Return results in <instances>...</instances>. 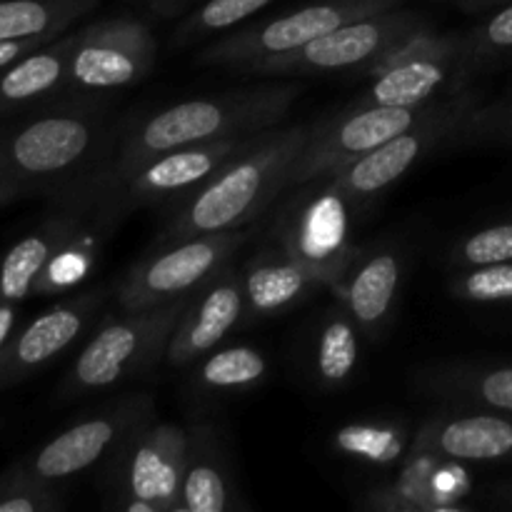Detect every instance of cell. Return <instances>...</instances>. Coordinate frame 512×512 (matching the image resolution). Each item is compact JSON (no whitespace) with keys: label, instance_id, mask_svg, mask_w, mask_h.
Instances as JSON below:
<instances>
[{"label":"cell","instance_id":"obj_1","mask_svg":"<svg viewBox=\"0 0 512 512\" xmlns=\"http://www.w3.org/2000/svg\"><path fill=\"white\" fill-rule=\"evenodd\" d=\"M298 98L300 85L275 80V83H258L203 95V98L180 100L168 108L155 110L145 118L123 125L108 158L63 195L120 178L143 165L145 160L168 150L205 143V140L233 138V135H253L283 125L285 115Z\"/></svg>","mask_w":512,"mask_h":512},{"label":"cell","instance_id":"obj_2","mask_svg":"<svg viewBox=\"0 0 512 512\" xmlns=\"http://www.w3.org/2000/svg\"><path fill=\"white\" fill-rule=\"evenodd\" d=\"M118 133L108 100L60 98L0 125V180L55 200L110 155Z\"/></svg>","mask_w":512,"mask_h":512},{"label":"cell","instance_id":"obj_3","mask_svg":"<svg viewBox=\"0 0 512 512\" xmlns=\"http://www.w3.org/2000/svg\"><path fill=\"white\" fill-rule=\"evenodd\" d=\"M310 125H275L263 130L248 150L225 163L195 193L165 210L155 245L195 235L233 233L263 218L288 188L295 160L308 143Z\"/></svg>","mask_w":512,"mask_h":512},{"label":"cell","instance_id":"obj_4","mask_svg":"<svg viewBox=\"0 0 512 512\" xmlns=\"http://www.w3.org/2000/svg\"><path fill=\"white\" fill-rule=\"evenodd\" d=\"M193 295L105 318L80 348L58 388V400L85 398L148 375L168 353L170 338Z\"/></svg>","mask_w":512,"mask_h":512},{"label":"cell","instance_id":"obj_5","mask_svg":"<svg viewBox=\"0 0 512 512\" xmlns=\"http://www.w3.org/2000/svg\"><path fill=\"white\" fill-rule=\"evenodd\" d=\"M270 218L263 243L275 245L310 270L320 285L338 288L360 245L353 243V213L358 205L330 175L283 193Z\"/></svg>","mask_w":512,"mask_h":512},{"label":"cell","instance_id":"obj_6","mask_svg":"<svg viewBox=\"0 0 512 512\" xmlns=\"http://www.w3.org/2000/svg\"><path fill=\"white\" fill-rule=\"evenodd\" d=\"M188 425L143 420L98 468L103 505L128 512H178Z\"/></svg>","mask_w":512,"mask_h":512},{"label":"cell","instance_id":"obj_7","mask_svg":"<svg viewBox=\"0 0 512 512\" xmlns=\"http://www.w3.org/2000/svg\"><path fill=\"white\" fill-rule=\"evenodd\" d=\"M260 133L205 140V143L168 150V153L145 160L143 165L120 175V178L73 190L58 200H93L118 220L135 213V210L165 213L180 200L188 198L190 193H195L205 180L213 178L235 155L248 150L260 138Z\"/></svg>","mask_w":512,"mask_h":512},{"label":"cell","instance_id":"obj_8","mask_svg":"<svg viewBox=\"0 0 512 512\" xmlns=\"http://www.w3.org/2000/svg\"><path fill=\"white\" fill-rule=\"evenodd\" d=\"M428 30H433L428 15L400 5V8L385 10V13L353 20L303 48L290 50V53L270 55V58L250 65L243 75L295 78V75L355 73L363 78L385 55Z\"/></svg>","mask_w":512,"mask_h":512},{"label":"cell","instance_id":"obj_9","mask_svg":"<svg viewBox=\"0 0 512 512\" xmlns=\"http://www.w3.org/2000/svg\"><path fill=\"white\" fill-rule=\"evenodd\" d=\"M405 3L408 0H310L285 15L253 20L218 35L200 50L195 60L200 65L228 68L243 75L250 65L270 55L303 48L353 20L385 13Z\"/></svg>","mask_w":512,"mask_h":512},{"label":"cell","instance_id":"obj_10","mask_svg":"<svg viewBox=\"0 0 512 512\" xmlns=\"http://www.w3.org/2000/svg\"><path fill=\"white\" fill-rule=\"evenodd\" d=\"M248 238L245 230H233L155 245L135 260L115 285L118 310H145L193 295L220 270L235 263Z\"/></svg>","mask_w":512,"mask_h":512},{"label":"cell","instance_id":"obj_11","mask_svg":"<svg viewBox=\"0 0 512 512\" xmlns=\"http://www.w3.org/2000/svg\"><path fill=\"white\" fill-rule=\"evenodd\" d=\"M158 63V40L138 15L118 13L78 28L63 95L100 98L133 88Z\"/></svg>","mask_w":512,"mask_h":512},{"label":"cell","instance_id":"obj_12","mask_svg":"<svg viewBox=\"0 0 512 512\" xmlns=\"http://www.w3.org/2000/svg\"><path fill=\"white\" fill-rule=\"evenodd\" d=\"M363 78H370V83L348 105L420 108L460 93L470 88L463 70L460 30L450 33L428 30L385 55Z\"/></svg>","mask_w":512,"mask_h":512},{"label":"cell","instance_id":"obj_13","mask_svg":"<svg viewBox=\"0 0 512 512\" xmlns=\"http://www.w3.org/2000/svg\"><path fill=\"white\" fill-rule=\"evenodd\" d=\"M483 100L485 93L475 88H465L460 93L438 100L435 108L420 123L390 138L380 148L360 155L358 160L348 163L330 178L358 208L370 203L388 188H393L430 153H438L443 148L450 150V143H453L463 118L470 110L478 108Z\"/></svg>","mask_w":512,"mask_h":512},{"label":"cell","instance_id":"obj_14","mask_svg":"<svg viewBox=\"0 0 512 512\" xmlns=\"http://www.w3.org/2000/svg\"><path fill=\"white\" fill-rule=\"evenodd\" d=\"M155 413L158 408L150 393L120 395L85 413L18 463L35 478L63 485L68 478L100 468L115 448Z\"/></svg>","mask_w":512,"mask_h":512},{"label":"cell","instance_id":"obj_15","mask_svg":"<svg viewBox=\"0 0 512 512\" xmlns=\"http://www.w3.org/2000/svg\"><path fill=\"white\" fill-rule=\"evenodd\" d=\"M438 103V100H435ZM435 103L420 108H395V105H345L330 118L310 125L308 143L293 165L285 193L298 185L318 180L323 175H335L360 155L380 148L395 135L405 133L425 118Z\"/></svg>","mask_w":512,"mask_h":512},{"label":"cell","instance_id":"obj_16","mask_svg":"<svg viewBox=\"0 0 512 512\" xmlns=\"http://www.w3.org/2000/svg\"><path fill=\"white\" fill-rule=\"evenodd\" d=\"M108 295L110 285L80 290L50 305L20 330H13L8 343L0 348V390L33 378L45 365L73 348L105 308Z\"/></svg>","mask_w":512,"mask_h":512},{"label":"cell","instance_id":"obj_17","mask_svg":"<svg viewBox=\"0 0 512 512\" xmlns=\"http://www.w3.org/2000/svg\"><path fill=\"white\" fill-rule=\"evenodd\" d=\"M403 278L405 250L398 240H375L360 245L348 273L333 293L365 338L380 340L393 325Z\"/></svg>","mask_w":512,"mask_h":512},{"label":"cell","instance_id":"obj_18","mask_svg":"<svg viewBox=\"0 0 512 512\" xmlns=\"http://www.w3.org/2000/svg\"><path fill=\"white\" fill-rule=\"evenodd\" d=\"M413 448L458 463H512V413L440 403L413 435Z\"/></svg>","mask_w":512,"mask_h":512},{"label":"cell","instance_id":"obj_19","mask_svg":"<svg viewBox=\"0 0 512 512\" xmlns=\"http://www.w3.org/2000/svg\"><path fill=\"white\" fill-rule=\"evenodd\" d=\"M458 460L440 458L413 448L400 465L398 475L368 490L360 508L378 512H455L470 510L465 500L473 495V483Z\"/></svg>","mask_w":512,"mask_h":512},{"label":"cell","instance_id":"obj_20","mask_svg":"<svg viewBox=\"0 0 512 512\" xmlns=\"http://www.w3.org/2000/svg\"><path fill=\"white\" fill-rule=\"evenodd\" d=\"M245 323V295L240 268L230 263L200 290H195L170 338L165 360L175 370H188L195 360L218 348L238 325Z\"/></svg>","mask_w":512,"mask_h":512},{"label":"cell","instance_id":"obj_21","mask_svg":"<svg viewBox=\"0 0 512 512\" xmlns=\"http://www.w3.org/2000/svg\"><path fill=\"white\" fill-rule=\"evenodd\" d=\"M240 283L245 295V323L288 313L323 288L305 265L270 243L260 245L240 265Z\"/></svg>","mask_w":512,"mask_h":512},{"label":"cell","instance_id":"obj_22","mask_svg":"<svg viewBox=\"0 0 512 512\" xmlns=\"http://www.w3.org/2000/svg\"><path fill=\"white\" fill-rule=\"evenodd\" d=\"M415 393L445 405L512 413V363L490 360H443L413 373Z\"/></svg>","mask_w":512,"mask_h":512},{"label":"cell","instance_id":"obj_23","mask_svg":"<svg viewBox=\"0 0 512 512\" xmlns=\"http://www.w3.org/2000/svg\"><path fill=\"white\" fill-rule=\"evenodd\" d=\"M238 505L230 455L218 425L193 420L188 425V455L178 512H228Z\"/></svg>","mask_w":512,"mask_h":512},{"label":"cell","instance_id":"obj_24","mask_svg":"<svg viewBox=\"0 0 512 512\" xmlns=\"http://www.w3.org/2000/svg\"><path fill=\"white\" fill-rule=\"evenodd\" d=\"M80 220L78 200H58L28 235L0 258V303H23L35 295L40 275Z\"/></svg>","mask_w":512,"mask_h":512},{"label":"cell","instance_id":"obj_25","mask_svg":"<svg viewBox=\"0 0 512 512\" xmlns=\"http://www.w3.org/2000/svg\"><path fill=\"white\" fill-rule=\"evenodd\" d=\"M75 38L78 30H65L48 45L0 70V125L63 95Z\"/></svg>","mask_w":512,"mask_h":512},{"label":"cell","instance_id":"obj_26","mask_svg":"<svg viewBox=\"0 0 512 512\" xmlns=\"http://www.w3.org/2000/svg\"><path fill=\"white\" fill-rule=\"evenodd\" d=\"M58 203V200H55ZM80 203V220L75 225L73 233L68 235L48 268L40 275L38 285H35V295H60L73 293L98 265L100 250H103L105 240L110 238L115 228L120 225L118 218L108 213L103 205L93 203V200H78Z\"/></svg>","mask_w":512,"mask_h":512},{"label":"cell","instance_id":"obj_27","mask_svg":"<svg viewBox=\"0 0 512 512\" xmlns=\"http://www.w3.org/2000/svg\"><path fill=\"white\" fill-rule=\"evenodd\" d=\"M363 330L343 305L320 318L310 345V373L323 390H340L355 378L363 360Z\"/></svg>","mask_w":512,"mask_h":512},{"label":"cell","instance_id":"obj_28","mask_svg":"<svg viewBox=\"0 0 512 512\" xmlns=\"http://www.w3.org/2000/svg\"><path fill=\"white\" fill-rule=\"evenodd\" d=\"M268 358L253 345H225L210 350L188 368V388L195 398H228L250 393L268 378Z\"/></svg>","mask_w":512,"mask_h":512},{"label":"cell","instance_id":"obj_29","mask_svg":"<svg viewBox=\"0 0 512 512\" xmlns=\"http://www.w3.org/2000/svg\"><path fill=\"white\" fill-rule=\"evenodd\" d=\"M415 435V433H413ZM413 435L398 420H355L333 433L335 453L368 468H400L413 450Z\"/></svg>","mask_w":512,"mask_h":512},{"label":"cell","instance_id":"obj_30","mask_svg":"<svg viewBox=\"0 0 512 512\" xmlns=\"http://www.w3.org/2000/svg\"><path fill=\"white\" fill-rule=\"evenodd\" d=\"M100 0H0V40L58 38Z\"/></svg>","mask_w":512,"mask_h":512},{"label":"cell","instance_id":"obj_31","mask_svg":"<svg viewBox=\"0 0 512 512\" xmlns=\"http://www.w3.org/2000/svg\"><path fill=\"white\" fill-rule=\"evenodd\" d=\"M460 40H463V70L468 83H473L478 75H488L512 63V3L460 30Z\"/></svg>","mask_w":512,"mask_h":512},{"label":"cell","instance_id":"obj_32","mask_svg":"<svg viewBox=\"0 0 512 512\" xmlns=\"http://www.w3.org/2000/svg\"><path fill=\"white\" fill-rule=\"evenodd\" d=\"M275 0H205L198 8L183 15L178 28L170 35V48L185 50L203 40H213L238 25L248 23L253 15L268 8Z\"/></svg>","mask_w":512,"mask_h":512},{"label":"cell","instance_id":"obj_33","mask_svg":"<svg viewBox=\"0 0 512 512\" xmlns=\"http://www.w3.org/2000/svg\"><path fill=\"white\" fill-rule=\"evenodd\" d=\"M448 265L453 270L475 265L512 263V215L468 230L448 248Z\"/></svg>","mask_w":512,"mask_h":512},{"label":"cell","instance_id":"obj_34","mask_svg":"<svg viewBox=\"0 0 512 512\" xmlns=\"http://www.w3.org/2000/svg\"><path fill=\"white\" fill-rule=\"evenodd\" d=\"M63 508L60 483L35 478L20 463L0 473V512H58Z\"/></svg>","mask_w":512,"mask_h":512},{"label":"cell","instance_id":"obj_35","mask_svg":"<svg viewBox=\"0 0 512 512\" xmlns=\"http://www.w3.org/2000/svg\"><path fill=\"white\" fill-rule=\"evenodd\" d=\"M485 145H508L512 148V95L488 100L470 110L455 133L450 150L485 148Z\"/></svg>","mask_w":512,"mask_h":512},{"label":"cell","instance_id":"obj_36","mask_svg":"<svg viewBox=\"0 0 512 512\" xmlns=\"http://www.w3.org/2000/svg\"><path fill=\"white\" fill-rule=\"evenodd\" d=\"M448 290L460 303L512 308V263L458 268L450 278Z\"/></svg>","mask_w":512,"mask_h":512},{"label":"cell","instance_id":"obj_37","mask_svg":"<svg viewBox=\"0 0 512 512\" xmlns=\"http://www.w3.org/2000/svg\"><path fill=\"white\" fill-rule=\"evenodd\" d=\"M50 40L55 38H23V40H0V70L10 68L13 63H18L20 58H25L28 53H33V50L43 48V45H48Z\"/></svg>","mask_w":512,"mask_h":512},{"label":"cell","instance_id":"obj_38","mask_svg":"<svg viewBox=\"0 0 512 512\" xmlns=\"http://www.w3.org/2000/svg\"><path fill=\"white\" fill-rule=\"evenodd\" d=\"M153 18L168 20L178 18V15H188L190 10L198 8L205 0H138Z\"/></svg>","mask_w":512,"mask_h":512},{"label":"cell","instance_id":"obj_39","mask_svg":"<svg viewBox=\"0 0 512 512\" xmlns=\"http://www.w3.org/2000/svg\"><path fill=\"white\" fill-rule=\"evenodd\" d=\"M445 3L455 5V8L465 10V13H490V10H498L512 3V0H445Z\"/></svg>","mask_w":512,"mask_h":512},{"label":"cell","instance_id":"obj_40","mask_svg":"<svg viewBox=\"0 0 512 512\" xmlns=\"http://www.w3.org/2000/svg\"><path fill=\"white\" fill-rule=\"evenodd\" d=\"M18 320V303H0V348L8 343Z\"/></svg>","mask_w":512,"mask_h":512},{"label":"cell","instance_id":"obj_41","mask_svg":"<svg viewBox=\"0 0 512 512\" xmlns=\"http://www.w3.org/2000/svg\"><path fill=\"white\" fill-rule=\"evenodd\" d=\"M20 198H25V193L18 188V185L0 180V208H5V205L15 203V200H20Z\"/></svg>","mask_w":512,"mask_h":512},{"label":"cell","instance_id":"obj_42","mask_svg":"<svg viewBox=\"0 0 512 512\" xmlns=\"http://www.w3.org/2000/svg\"><path fill=\"white\" fill-rule=\"evenodd\" d=\"M498 498L503 500V503L508 505V508H512V490H503V488H500V490H498Z\"/></svg>","mask_w":512,"mask_h":512},{"label":"cell","instance_id":"obj_43","mask_svg":"<svg viewBox=\"0 0 512 512\" xmlns=\"http://www.w3.org/2000/svg\"><path fill=\"white\" fill-rule=\"evenodd\" d=\"M500 488H503V490H512V478H510L505 485H500Z\"/></svg>","mask_w":512,"mask_h":512}]
</instances>
